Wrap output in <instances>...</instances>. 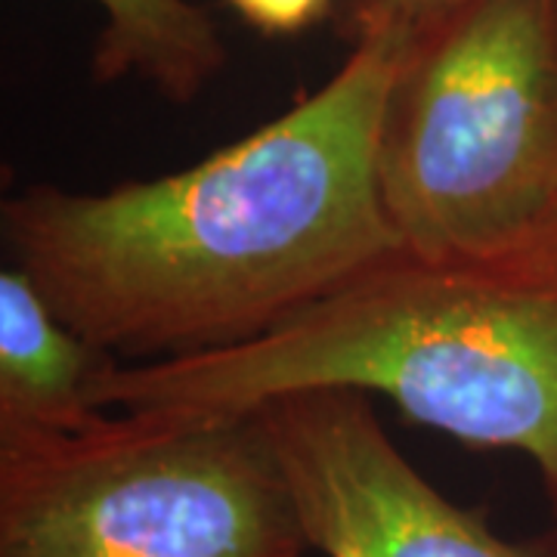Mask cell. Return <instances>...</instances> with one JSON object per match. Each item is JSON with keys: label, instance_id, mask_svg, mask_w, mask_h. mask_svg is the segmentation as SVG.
<instances>
[{"label": "cell", "instance_id": "cell-1", "mask_svg": "<svg viewBox=\"0 0 557 557\" xmlns=\"http://www.w3.org/2000/svg\"><path fill=\"white\" fill-rule=\"evenodd\" d=\"M406 32L193 168L106 193L35 183L0 205L10 267L102 354L201 357L263 338L399 248L379 189Z\"/></svg>", "mask_w": 557, "mask_h": 557}, {"label": "cell", "instance_id": "cell-2", "mask_svg": "<svg viewBox=\"0 0 557 557\" xmlns=\"http://www.w3.org/2000/svg\"><path fill=\"white\" fill-rule=\"evenodd\" d=\"M298 391L379 394L465 446L527 456L557 536V239L502 258L399 245L251 344L94 381L106 412H248Z\"/></svg>", "mask_w": 557, "mask_h": 557}, {"label": "cell", "instance_id": "cell-3", "mask_svg": "<svg viewBox=\"0 0 557 557\" xmlns=\"http://www.w3.org/2000/svg\"><path fill=\"white\" fill-rule=\"evenodd\" d=\"M379 189L416 255L502 258L557 239V0H456L406 32Z\"/></svg>", "mask_w": 557, "mask_h": 557}, {"label": "cell", "instance_id": "cell-4", "mask_svg": "<svg viewBox=\"0 0 557 557\" xmlns=\"http://www.w3.org/2000/svg\"><path fill=\"white\" fill-rule=\"evenodd\" d=\"M276 440L248 412L0 428V557H304Z\"/></svg>", "mask_w": 557, "mask_h": 557}, {"label": "cell", "instance_id": "cell-5", "mask_svg": "<svg viewBox=\"0 0 557 557\" xmlns=\"http://www.w3.org/2000/svg\"><path fill=\"white\" fill-rule=\"evenodd\" d=\"M276 440L313 552L325 557H557V536L502 539L428 483L357 391H298L255 406Z\"/></svg>", "mask_w": 557, "mask_h": 557}, {"label": "cell", "instance_id": "cell-6", "mask_svg": "<svg viewBox=\"0 0 557 557\" xmlns=\"http://www.w3.org/2000/svg\"><path fill=\"white\" fill-rule=\"evenodd\" d=\"M115 359L62 322L16 267L0 273V428L81 431L106 416L94 381Z\"/></svg>", "mask_w": 557, "mask_h": 557}, {"label": "cell", "instance_id": "cell-7", "mask_svg": "<svg viewBox=\"0 0 557 557\" xmlns=\"http://www.w3.org/2000/svg\"><path fill=\"white\" fill-rule=\"evenodd\" d=\"M102 32L90 57L97 84L146 81L164 100L186 106L226 65L218 22L196 0H97Z\"/></svg>", "mask_w": 557, "mask_h": 557}, {"label": "cell", "instance_id": "cell-8", "mask_svg": "<svg viewBox=\"0 0 557 557\" xmlns=\"http://www.w3.org/2000/svg\"><path fill=\"white\" fill-rule=\"evenodd\" d=\"M260 35L288 38L325 20L332 0H226Z\"/></svg>", "mask_w": 557, "mask_h": 557}, {"label": "cell", "instance_id": "cell-9", "mask_svg": "<svg viewBox=\"0 0 557 557\" xmlns=\"http://www.w3.org/2000/svg\"><path fill=\"white\" fill-rule=\"evenodd\" d=\"M456 0H354L350 16H347V32L350 38L366 32V28H399L412 32L416 25L440 13Z\"/></svg>", "mask_w": 557, "mask_h": 557}]
</instances>
